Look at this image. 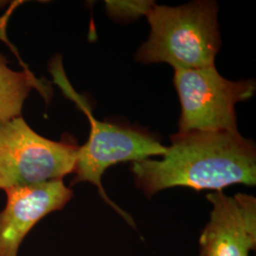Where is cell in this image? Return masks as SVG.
<instances>
[{"label": "cell", "instance_id": "obj_1", "mask_svg": "<svg viewBox=\"0 0 256 256\" xmlns=\"http://www.w3.org/2000/svg\"><path fill=\"white\" fill-rule=\"evenodd\" d=\"M131 171L147 196L173 187L218 192L234 184L254 186L256 146L239 132H178L162 160L132 162Z\"/></svg>", "mask_w": 256, "mask_h": 256}, {"label": "cell", "instance_id": "obj_2", "mask_svg": "<svg viewBox=\"0 0 256 256\" xmlns=\"http://www.w3.org/2000/svg\"><path fill=\"white\" fill-rule=\"evenodd\" d=\"M218 10V4L207 0L176 7L154 4L146 14L150 36L136 60L144 64L166 63L174 70L214 66L221 46Z\"/></svg>", "mask_w": 256, "mask_h": 256}, {"label": "cell", "instance_id": "obj_3", "mask_svg": "<svg viewBox=\"0 0 256 256\" xmlns=\"http://www.w3.org/2000/svg\"><path fill=\"white\" fill-rule=\"evenodd\" d=\"M56 72H58L56 74L58 84L86 114L90 122L88 140L82 146H79L77 151L74 171L75 178L72 185L80 182L94 184L102 200L110 204L128 224L134 227L135 223L132 218L118 207L106 194L102 184V174L112 165L120 162H140L154 156H162L167 146L162 144L152 135L138 129L97 120L92 115L88 102L70 86L66 79H63L61 72L57 70Z\"/></svg>", "mask_w": 256, "mask_h": 256}, {"label": "cell", "instance_id": "obj_4", "mask_svg": "<svg viewBox=\"0 0 256 256\" xmlns=\"http://www.w3.org/2000/svg\"><path fill=\"white\" fill-rule=\"evenodd\" d=\"M174 84L182 106L178 133H238L236 106L250 99L256 90L254 80L230 81L214 64L174 70Z\"/></svg>", "mask_w": 256, "mask_h": 256}, {"label": "cell", "instance_id": "obj_5", "mask_svg": "<svg viewBox=\"0 0 256 256\" xmlns=\"http://www.w3.org/2000/svg\"><path fill=\"white\" fill-rule=\"evenodd\" d=\"M79 146L36 133L22 116L0 124V189L63 180L74 173Z\"/></svg>", "mask_w": 256, "mask_h": 256}, {"label": "cell", "instance_id": "obj_6", "mask_svg": "<svg viewBox=\"0 0 256 256\" xmlns=\"http://www.w3.org/2000/svg\"><path fill=\"white\" fill-rule=\"evenodd\" d=\"M210 221L200 238V256H248L256 247V198L238 192H210Z\"/></svg>", "mask_w": 256, "mask_h": 256}, {"label": "cell", "instance_id": "obj_7", "mask_svg": "<svg viewBox=\"0 0 256 256\" xmlns=\"http://www.w3.org/2000/svg\"><path fill=\"white\" fill-rule=\"evenodd\" d=\"M6 206L0 212V256H18L22 241L37 223L62 210L74 196L63 180L4 190Z\"/></svg>", "mask_w": 256, "mask_h": 256}, {"label": "cell", "instance_id": "obj_8", "mask_svg": "<svg viewBox=\"0 0 256 256\" xmlns=\"http://www.w3.org/2000/svg\"><path fill=\"white\" fill-rule=\"evenodd\" d=\"M36 78L30 72H16L0 54V124L21 116L24 102L32 88H39Z\"/></svg>", "mask_w": 256, "mask_h": 256}, {"label": "cell", "instance_id": "obj_9", "mask_svg": "<svg viewBox=\"0 0 256 256\" xmlns=\"http://www.w3.org/2000/svg\"><path fill=\"white\" fill-rule=\"evenodd\" d=\"M154 4L153 1H106V12L110 16L122 21L146 16Z\"/></svg>", "mask_w": 256, "mask_h": 256}]
</instances>
